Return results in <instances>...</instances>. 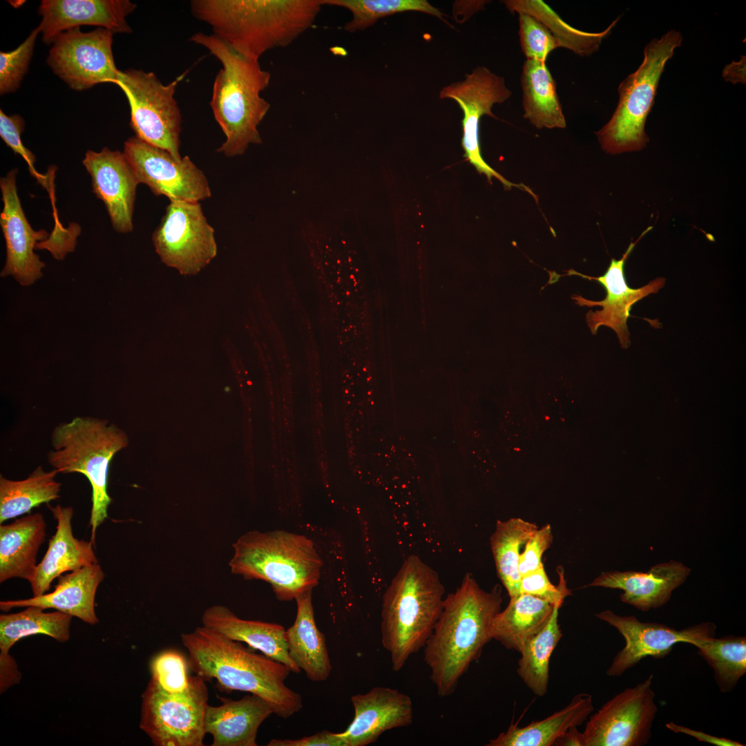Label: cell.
Here are the masks:
<instances>
[{
    "label": "cell",
    "instance_id": "1",
    "mask_svg": "<svg viewBox=\"0 0 746 746\" xmlns=\"http://www.w3.org/2000/svg\"><path fill=\"white\" fill-rule=\"evenodd\" d=\"M501 589H481L471 574L443 600L441 613L423 647L424 661L437 694L456 689L461 677L492 640L490 628L501 611Z\"/></svg>",
    "mask_w": 746,
    "mask_h": 746
},
{
    "label": "cell",
    "instance_id": "2",
    "mask_svg": "<svg viewBox=\"0 0 746 746\" xmlns=\"http://www.w3.org/2000/svg\"><path fill=\"white\" fill-rule=\"evenodd\" d=\"M180 638L188 651L189 667L205 681L215 679L219 690L255 694L284 719L302 709L301 696L285 684L291 671L284 664L203 625Z\"/></svg>",
    "mask_w": 746,
    "mask_h": 746
},
{
    "label": "cell",
    "instance_id": "3",
    "mask_svg": "<svg viewBox=\"0 0 746 746\" xmlns=\"http://www.w3.org/2000/svg\"><path fill=\"white\" fill-rule=\"evenodd\" d=\"M323 0H193L192 15L238 53L253 59L291 44L314 23Z\"/></svg>",
    "mask_w": 746,
    "mask_h": 746
},
{
    "label": "cell",
    "instance_id": "4",
    "mask_svg": "<svg viewBox=\"0 0 746 746\" xmlns=\"http://www.w3.org/2000/svg\"><path fill=\"white\" fill-rule=\"evenodd\" d=\"M191 41L214 55L222 68L216 76L210 106L225 135L217 152L227 157L242 155L250 144L262 143L258 126L270 108L260 95L271 74L259 60L247 57L214 34L197 32Z\"/></svg>",
    "mask_w": 746,
    "mask_h": 746
},
{
    "label": "cell",
    "instance_id": "5",
    "mask_svg": "<svg viewBox=\"0 0 746 746\" xmlns=\"http://www.w3.org/2000/svg\"><path fill=\"white\" fill-rule=\"evenodd\" d=\"M445 589L437 573L418 556L405 560L387 588L381 634L392 669L399 671L423 648L441 613Z\"/></svg>",
    "mask_w": 746,
    "mask_h": 746
},
{
    "label": "cell",
    "instance_id": "6",
    "mask_svg": "<svg viewBox=\"0 0 746 746\" xmlns=\"http://www.w3.org/2000/svg\"><path fill=\"white\" fill-rule=\"evenodd\" d=\"M233 547L231 572L267 582L279 600H295L318 584L323 562L312 540L304 535L249 531Z\"/></svg>",
    "mask_w": 746,
    "mask_h": 746
},
{
    "label": "cell",
    "instance_id": "7",
    "mask_svg": "<svg viewBox=\"0 0 746 746\" xmlns=\"http://www.w3.org/2000/svg\"><path fill=\"white\" fill-rule=\"evenodd\" d=\"M123 431L106 419L77 417L57 425L51 435L53 450L48 455L50 465L61 473L79 472L92 488L89 526L95 544L98 527L108 518L112 501L108 492V470L114 455L126 446Z\"/></svg>",
    "mask_w": 746,
    "mask_h": 746
},
{
    "label": "cell",
    "instance_id": "8",
    "mask_svg": "<svg viewBox=\"0 0 746 746\" xmlns=\"http://www.w3.org/2000/svg\"><path fill=\"white\" fill-rule=\"evenodd\" d=\"M682 41L681 34L676 30L651 41L644 48L640 67L620 83L619 102L611 118L595 133L606 153L617 155L646 147L649 138L644 126L654 104L659 79L667 61Z\"/></svg>",
    "mask_w": 746,
    "mask_h": 746
},
{
    "label": "cell",
    "instance_id": "9",
    "mask_svg": "<svg viewBox=\"0 0 746 746\" xmlns=\"http://www.w3.org/2000/svg\"><path fill=\"white\" fill-rule=\"evenodd\" d=\"M142 699L140 727L154 745H204L209 691L203 678L190 676L187 688L177 693L151 678Z\"/></svg>",
    "mask_w": 746,
    "mask_h": 746
},
{
    "label": "cell",
    "instance_id": "10",
    "mask_svg": "<svg viewBox=\"0 0 746 746\" xmlns=\"http://www.w3.org/2000/svg\"><path fill=\"white\" fill-rule=\"evenodd\" d=\"M185 73L165 85L152 72L131 68L119 70L117 84L128 101L130 126L135 137L169 152L178 160L182 158V117L174 95Z\"/></svg>",
    "mask_w": 746,
    "mask_h": 746
},
{
    "label": "cell",
    "instance_id": "11",
    "mask_svg": "<svg viewBox=\"0 0 746 746\" xmlns=\"http://www.w3.org/2000/svg\"><path fill=\"white\" fill-rule=\"evenodd\" d=\"M156 253L182 275H195L216 256L214 229L199 202L170 201L152 235Z\"/></svg>",
    "mask_w": 746,
    "mask_h": 746
},
{
    "label": "cell",
    "instance_id": "12",
    "mask_svg": "<svg viewBox=\"0 0 746 746\" xmlns=\"http://www.w3.org/2000/svg\"><path fill=\"white\" fill-rule=\"evenodd\" d=\"M653 674L616 694L589 718L582 732L584 746H643L651 737L658 707Z\"/></svg>",
    "mask_w": 746,
    "mask_h": 746
},
{
    "label": "cell",
    "instance_id": "13",
    "mask_svg": "<svg viewBox=\"0 0 746 746\" xmlns=\"http://www.w3.org/2000/svg\"><path fill=\"white\" fill-rule=\"evenodd\" d=\"M111 30L98 28L84 32L75 28L60 33L52 42L47 64L73 90L82 91L100 83L117 84Z\"/></svg>",
    "mask_w": 746,
    "mask_h": 746
},
{
    "label": "cell",
    "instance_id": "14",
    "mask_svg": "<svg viewBox=\"0 0 746 746\" xmlns=\"http://www.w3.org/2000/svg\"><path fill=\"white\" fill-rule=\"evenodd\" d=\"M511 94L502 77L492 73L486 67L478 66L471 73L466 74L465 79L444 86L439 93V97L455 100L463 111L461 145L463 156L470 164L479 173H484L489 182L494 177L506 189L515 186L528 192L529 188L526 186L509 182L490 166L483 159L480 149L479 125L481 117L486 115L497 119L491 110L493 105L504 103Z\"/></svg>",
    "mask_w": 746,
    "mask_h": 746
},
{
    "label": "cell",
    "instance_id": "15",
    "mask_svg": "<svg viewBox=\"0 0 746 746\" xmlns=\"http://www.w3.org/2000/svg\"><path fill=\"white\" fill-rule=\"evenodd\" d=\"M123 153L139 183L146 184L155 195L186 202H199L211 195L207 178L189 156L178 160L135 136L124 142Z\"/></svg>",
    "mask_w": 746,
    "mask_h": 746
},
{
    "label": "cell",
    "instance_id": "16",
    "mask_svg": "<svg viewBox=\"0 0 746 746\" xmlns=\"http://www.w3.org/2000/svg\"><path fill=\"white\" fill-rule=\"evenodd\" d=\"M652 228L651 226L649 227L635 242H631L620 260L612 258L603 275L593 277L573 269L568 270L566 274L595 280L604 287L606 294L602 300H591L577 294L573 295L571 298L575 304L580 306H601L600 310H589L587 312L586 319L588 327L593 334H595L601 326L612 329L623 348H628L631 345L627 320L633 305L648 295L658 293L666 283L665 278L658 277L641 287L634 289L628 285L624 276V266L627 259L639 240Z\"/></svg>",
    "mask_w": 746,
    "mask_h": 746
},
{
    "label": "cell",
    "instance_id": "17",
    "mask_svg": "<svg viewBox=\"0 0 746 746\" xmlns=\"http://www.w3.org/2000/svg\"><path fill=\"white\" fill-rule=\"evenodd\" d=\"M615 628L623 636L625 646L614 657L607 676L619 677L647 657L661 658L680 642L689 644L699 636L715 634L716 625L702 622L681 630L656 622H641L633 615L620 616L610 610L595 615Z\"/></svg>",
    "mask_w": 746,
    "mask_h": 746
},
{
    "label": "cell",
    "instance_id": "18",
    "mask_svg": "<svg viewBox=\"0 0 746 746\" xmlns=\"http://www.w3.org/2000/svg\"><path fill=\"white\" fill-rule=\"evenodd\" d=\"M17 169L0 179L3 209L0 225L6 246V260L1 276H12L21 285L29 286L43 276L45 263L35 253L38 240L47 238L44 231H35L29 224L18 195Z\"/></svg>",
    "mask_w": 746,
    "mask_h": 746
},
{
    "label": "cell",
    "instance_id": "19",
    "mask_svg": "<svg viewBox=\"0 0 746 746\" xmlns=\"http://www.w3.org/2000/svg\"><path fill=\"white\" fill-rule=\"evenodd\" d=\"M91 178L93 191L104 204L113 229L133 230L136 189L140 184L124 153L107 147L87 151L82 160Z\"/></svg>",
    "mask_w": 746,
    "mask_h": 746
},
{
    "label": "cell",
    "instance_id": "20",
    "mask_svg": "<svg viewBox=\"0 0 746 746\" xmlns=\"http://www.w3.org/2000/svg\"><path fill=\"white\" fill-rule=\"evenodd\" d=\"M351 701L354 718L344 731L338 733L344 746L368 745L385 731L412 723V700L396 689L375 687L352 696Z\"/></svg>",
    "mask_w": 746,
    "mask_h": 746
},
{
    "label": "cell",
    "instance_id": "21",
    "mask_svg": "<svg viewBox=\"0 0 746 746\" xmlns=\"http://www.w3.org/2000/svg\"><path fill=\"white\" fill-rule=\"evenodd\" d=\"M137 8L128 0H43L38 26L43 41L52 44L60 33L81 26H97L113 33L132 31L126 17Z\"/></svg>",
    "mask_w": 746,
    "mask_h": 746
},
{
    "label": "cell",
    "instance_id": "22",
    "mask_svg": "<svg viewBox=\"0 0 746 746\" xmlns=\"http://www.w3.org/2000/svg\"><path fill=\"white\" fill-rule=\"evenodd\" d=\"M682 563L671 560L654 565L647 572L606 571L585 587L600 586L623 591L620 597L642 611L659 608L671 598L690 573Z\"/></svg>",
    "mask_w": 746,
    "mask_h": 746
},
{
    "label": "cell",
    "instance_id": "23",
    "mask_svg": "<svg viewBox=\"0 0 746 746\" xmlns=\"http://www.w3.org/2000/svg\"><path fill=\"white\" fill-rule=\"evenodd\" d=\"M57 520L56 532L49 540L48 547L41 561L37 564L35 575L29 582L33 596L46 593L51 582L67 571H73L85 566L98 563L93 551V544L76 538L73 533L72 507L48 505Z\"/></svg>",
    "mask_w": 746,
    "mask_h": 746
},
{
    "label": "cell",
    "instance_id": "24",
    "mask_svg": "<svg viewBox=\"0 0 746 746\" xmlns=\"http://www.w3.org/2000/svg\"><path fill=\"white\" fill-rule=\"evenodd\" d=\"M104 577V571L98 563L85 566L57 577L52 592L28 599L1 601L0 609L4 611L29 606L44 610L52 609L89 624H96L99 620L95 611V598Z\"/></svg>",
    "mask_w": 746,
    "mask_h": 746
},
{
    "label": "cell",
    "instance_id": "25",
    "mask_svg": "<svg viewBox=\"0 0 746 746\" xmlns=\"http://www.w3.org/2000/svg\"><path fill=\"white\" fill-rule=\"evenodd\" d=\"M73 616L59 611L44 612L35 606L15 613L0 615V684L1 691L20 681L17 664L9 656L10 648L21 638L44 634L59 642L70 638Z\"/></svg>",
    "mask_w": 746,
    "mask_h": 746
},
{
    "label": "cell",
    "instance_id": "26",
    "mask_svg": "<svg viewBox=\"0 0 746 746\" xmlns=\"http://www.w3.org/2000/svg\"><path fill=\"white\" fill-rule=\"evenodd\" d=\"M220 706L207 705L204 720L206 734L211 735V746H256L260 725L274 710L255 694L233 700L220 698Z\"/></svg>",
    "mask_w": 746,
    "mask_h": 746
},
{
    "label": "cell",
    "instance_id": "27",
    "mask_svg": "<svg viewBox=\"0 0 746 746\" xmlns=\"http://www.w3.org/2000/svg\"><path fill=\"white\" fill-rule=\"evenodd\" d=\"M202 623L229 639L247 644L284 664L293 673L300 671L289 655L286 630L280 624L241 619L223 605H213L207 609L202 614Z\"/></svg>",
    "mask_w": 746,
    "mask_h": 746
},
{
    "label": "cell",
    "instance_id": "28",
    "mask_svg": "<svg viewBox=\"0 0 746 746\" xmlns=\"http://www.w3.org/2000/svg\"><path fill=\"white\" fill-rule=\"evenodd\" d=\"M312 590L298 595L294 624L285 631L289 655L314 682H323L332 671L325 635L318 629L312 602Z\"/></svg>",
    "mask_w": 746,
    "mask_h": 746
},
{
    "label": "cell",
    "instance_id": "29",
    "mask_svg": "<svg viewBox=\"0 0 746 746\" xmlns=\"http://www.w3.org/2000/svg\"><path fill=\"white\" fill-rule=\"evenodd\" d=\"M46 524L39 513L0 526V582L11 578L30 582L35 573L39 549L46 539Z\"/></svg>",
    "mask_w": 746,
    "mask_h": 746
},
{
    "label": "cell",
    "instance_id": "30",
    "mask_svg": "<svg viewBox=\"0 0 746 746\" xmlns=\"http://www.w3.org/2000/svg\"><path fill=\"white\" fill-rule=\"evenodd\" d=\"M594 710L592 696L576 694L564 708L546 718L519 727L511 724L508 729L490 739L486 746H551L562 734L580 726Z\"/></svg>",
    "mask_w": 746,
    "mask_h": 746
},
{
    "label": "cell",
    "instance_id": "31",
    "mask_svg": "<svg viewBox=\"0 0 746 746\" xmlns=\"http://www.w3.org/2000/svg\"><path fill=\"white\" fill-rule=\"evenodd\" d=\"M554 604L528 594L510 597L494 618L490 636L507 649L520 652L524 644L548 622Z\"/></svg>",
    "mask_w": 746,
    "mask_h": 746
},
{
    "label": "cell",
    "instance_id": "32",
    "mask_svg": "<svg viewBox=\"0 0 746 746\" xmlns=\"http://www.w3.org/2000/svg\"><path fill=\"white\" fill-rule=\"evenodd\" d=\"M524 117L537 128H564L566 119L555 81L546 62L526 59L521 73Z\"/></svg>",
    "mask_w": 746,
    "mask_h": 746
},
{
    "label": "cell",
    "instance_id": "33",
    "mask_svg": "<svg viewBox=\"0 0 746 746\" xmlns=\"http://www.w3.org/2000/svg\"><path fill=\"white\" fill-rule=\"evenodd\" d=\"M57 473L55 469L47 472L39 466L22 480H11L1 475L0 524L58 499L61 483L55 480Z\"/></svg>",
    "mask_w": 746,
    "mask_h": 746
},
{
    "label": "cell",
    "instance_id": "34",
    "mask_svg": "<svg viewBox=\"0 0 746 746\" xmlns=\"http://www.w3.org/2000/svg\"><path fill=\"white\" fill-rule=\"evenodd\" d=\"M538 528L535 524L521 518L497 520L490 542L499 578L510 598L520 595L519 560L520 551Z\"/></svg>",
    "mask_w": 746,
    "mask_h": 746
},
{
    "label": "cell",
    "instance_id": "35",
    "mask_svg": "<svg viewBox=\"0 0 746 746\" xmlns=\"http://www.w3.org/2000/svg\"><path fill=\"white\" fill-rule=\"evenodd\" d=\"M563 602L554 604L551 616L546 626L532 637L520 651L517 672L534 694H546L549 680L551 656L562 637L558 624L559 610Z\"/></svg>",
    "mask_w": 746,
    "mask_h": 746
},
{
    "label": "cell",
    "instance_id": "36",
    "mask_svg": "<svg viewBox=\"0 0 746 746\" xmlns=\"http://www.w3.org/2000/svg\"><path fill=\"white\" fill-rule=\"evenodd\" d=\"M714 635L699 636L689 644L698 649L699 655L713 669L720 691L727 693L746 673V638L727 635L716 638Z\"/></svg>",
    "mask_w": 746,
    "mask_h": 746
},
{
    "label": "cell",
    "instance_id": "37",
    "mask_svg": "<svg viewBox=\"0 0 746 746\" xmlns=\"http://www.w3.org/2000/svg\"><path fill=\"white\" fill-rule=\"evenodd\" d=\"M504 3L511 12L527 13L536 17L557 39L561 47L570 49L581 56H588L597 51L602 39L609 34L618 20L613 21L602 32H587L568 26L542 1L508 0Z\"/></svg>",
    "mask_w": 746,
    "mask_h": 746
},
{
    "label": "cell",
    "instance_id": "38",
    "mask_svg": "<svg viewBox=\"0 0 746 746\" xmlns=\"http://www.w3.org/2000/svg\"><path fill=\"white\" fill-rule=\"evenodd\" d=\"M323 3L350 12L352 18L343 27L350 32L365 30L381 18L405 11L425 12L450 26L443 18L446 15L426 0H323Z\"/></svg>",
    "mask_w": 746,
    "mask_h": 746
},
{
    "label": "cell",
    "instance_id": "39",
    "mask_svg": "<svg viewBox=\"0 0 746 746\" xmlns=\"http://www.w3.org/2000/svg\"><path fill=\"white\" fill-rule=\"evenodd\" d=\"M39 27L15 50L0 52V93L5 95L15 92L26 74L33 54Z\"/></svg>",
    "mask_w": 746,
    "mask_h": 746
},
{
    "label": "cell",
    "instance_id": "40",
    "mask_svg": "<svg viewBox=\"0 0 746 746\" xmlns=\"http://www.w3.org/2000/svg\"><path fill=\"white\" fill-rule=\"evenodd\" d=\"M518 15L521 48L526 59L546 61L553 50L561 47L559 41L536 17L527 13Z\"/></svg>",
    "mask_w": 746,
    "mask_h": 746
},
{
    "label": "cell",
    "instance_id": "41",
    "mask_svg": "<svg viewBox=\"0 0 746 746\" xmlns=\"http://www.w3.org/2000/svg\"><path fill=\"white\" fill-rule=\"evenodd\" d=\"M188 667V660L182 653L176 650H166L152 660L151 678L169 692H181L187 688L189 683Z\"/></svg>",
    "mask_w": 746,
    "mask_h": 746
},
{
    "label": "cell",
    "instance_id": "42",
    "mask_svg": "<svg viewBox=\"0 0 746 746\" xmlns=\"http://www.w3.org/2000/svg\"><path fill=\"white\" fill-rule=\"evenodd\" d=\"M558 586L553 585L549 580L544 567V564L536 570L521 576L520 594H528L545 600L554 604L564 602L571 591L566 587L564 570L558 566Z\"/></svg>",
    "mask_w": 746,
    "mask_h": 746
},
{
    "label": "cell",
    "instance_id": "43",
    "mask_svg": "<svg viewBox=\"0 0 746 746\" xmlns=\"http://www.w3.org/2000/svg\"><path fill=\"white\" fill-rule=\"evenodd\" d=\"M25 128L24 119L17 114L7 115L0 110V137L14 153L21 155L26 162L31 175L46 188V180L35 168L36 157L23 144L21 134ZM48 185V184H47Z\"/></svg>",
    "mask_w": 746,
    "mask_h": 746
},
{
    "label": "cell",
    "instance_id": "44",
    "mask_svg": "<svg viewBox=\"0 0 746 746\" xmlns=\"http://www.w3.org/2000/svg\"><path fill=\"white\" fill-rule=\"evenodd\" d=\"M553 537L550 524L537 528L524 545L519 560V572L524 575L538 568L543 564L544 553L550 547Z\"/></svg>",
    "mask_w": 746,
    "mask_h": 746
},
{
    "label": "cell",
    "instance_id": "45",
    "mask_svg": "<svg viewBox=\"0 0 746 746\" xmlns=\"http://www.w3.org/2000/svg\"><path fill=\"white\" fill-rule=\"evenodd\" d=\"M268 746H344L338 733L323 730L298 739H272Z\"/></svg>",
    "mask_w": 746,
    "mask_h": 746
},
{
    "label": "cell",
    "instance_id": "46",
    "mask_svg": "<svg viewBox=\"0 0 746 746\" xmlns=\"http://www.w3.org/2000/svg\"><path fill=\"white\" fill-rule=\"evenodd\" d=\"M666 727L675 733H682L689 735L697 739L700 742H705L716 746H743L744 745L723 737L714 736L701 731L693 729L685 726L678 725L673 722L666 724Z\"/></svg>",
    "mask_w": 746,
    "mask_h": 746
},
{
    "label": "cell",
    "instance_id": "47",
    "mask_svg": "<svg viewBox=\"0 0 746 746\" xmlns=\"http://www.w3.org/2000/svg\"><path fill=\"white\" fill-rule=\"evenodd\" d=\"M555 746H584L582 732H580L577 726L569 728L556 739Z\"/></svg>",
    "mask_w": 746,
    "mask_h": 746
}]
</instances>
